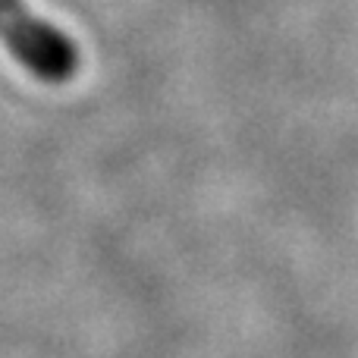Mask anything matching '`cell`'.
Instances as JSON below:
<instances>
[{
    "mask_svg": "<svg viewBox=\"0 0 358 358\" xmlns=\"http://www.w3.org/2000/svg\"><path fill=\"white\" fill-rule=\"evenodd\" d=\"M0 41L38 82L66 85L79 73V44L25 0H0Z\"/></svg>",
    "mask_w": 358,
    "mask_h": 358,
    "instance_id": "1",
    "label": "cell"
}]
</instances>
